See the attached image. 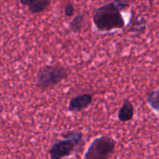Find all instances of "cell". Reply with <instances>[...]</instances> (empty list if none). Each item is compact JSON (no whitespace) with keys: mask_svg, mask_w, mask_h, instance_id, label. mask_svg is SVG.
Listing matches in <instances>:
<instances>
[{"mask_svg":"<svg viewBox=\"0 0 159 159\" xmlns=\"http://www.w3.org/2000/svg\"><path fill=\"white\" fill-rule=\"evenodd\" d=\"M116 141L108 135L95 138L87 148L84 159H110L114 154Z\"/></svg>","mask_w":159,"mask_h":159,"instance_id":"277c9868","label":"cell"},{"mask_svg":"<svg viewBox=\"0 0 159 159\" xmlns=\"http://www.w3.org/2000/svg\"><path fill=\"white\" fill-rule=\"evenodd\" d=\"M146 24H147V20L144 17H139L138 16H136L135 18H132L129 32L139 34H143L146 30Z\"/></svg>","mask_w":159,"mask_h":159,"instance_id":"ba28073f","label":"cell"},{"mask_svg":"<svg viewBox=\"0 0 159 159\" xmlns=\"http://www.w3.org/2000/svg\"><path fill=\"white\" fill-rule=\"evenodd\" d=\"M93 101V95L83 93L71 98L68 102V111L70 113H80L90 107Z\"/></svg>","mask_w":159,"mask_h":159,"instance_id":"5b68a950","label":"cell"},{"mask_svg":"<svg viewBox=\"0 0 159 159\" xmlns=\"http://www.w3.org/2000/svg\"><path fill=\"white\" fill-rule=\"evenodd\" d=\"M64 139L55 141L48 151L50 159H65L85 145L83 133L80 130H69L61 134Z\"/></svg>","mask_w":159,"mask_h":159,"instance_id":"7a4b0ae2","label":"cell"},{"mask_svg":"<svg viewBox=\"0 0 159 159\" xmlns=\"http://www.w3.org/2000/svg\"><path fill=\"white\" fill-rule=\"evenodd\" d=\"M85 14L79 13L76 15L68 25V28L71 31L75 34H79L82 31V28L84 26V23H85Z\"/></svg>","mask_w":159,"mask_h":159,"instance_id":"9c48e42d","label":"cell"},{"mask_svg":"<svg viewBox=\"0 0 159 159\" xmlns=\"http://www.w3.org/2000/svg\"><path fill=\"white\" fill-rule=\"evenodd\" d=\"M70 73L69 68L59 64L42 66L37 73L36 87L42 92L48 91L68 79Z\"/></svg>","mask_w":159,"mask_h":159,"instance_id":"3957f363","label":"cell"},{"mask_svg":"<svg viewBox=\"0 0 159 159\" xmlns=\"http://www.w3.org/2000/svg\"><path fill=\"white\" fill-rule=\"evenodd\" d=\"M130 6L125 1H114L106 3L94 11L93 23L95 29L99 33H107L125 27V20L122 11Z\"/></svg>","mask_w":159,"mask_h":159,"instance_id":"6da1fadb","label":"cell"},{"mask_svg":"<svg viewBox=\"0 0 159 159\" xmlns=\"http://www.w3.org/2000/svg\"><path fill=\"white\" fill-rule=\"evenodd\" d=\"M64 12H65V15L68 17H71L74 15L75 12V6L72 3H68V4L65 5V9H64Z\"/></svg>","mask_w":159,"mask_h":159,"instance_id":"8fae6325","label":"cell"},{"mask_svg":"<svg viewBox=\"0 0 159 159\" xmlns=\"http://www.w3.org/2000/svg\"><path fill=\"white\" fill-rule=\"evenodd\" d=\"M134 115V107L128 99H126L117 113V119L120 122L126 123L131 120Z\"/></svg>","mask_w":159,"mask_h":159,"instance_id":"52a82bcc","label":"cell"},{"mask_svg":"<svg viewBox=\"0 0 159 159\" xmlns=\"http://www.w3.org/2000/svg\"><path fill=\"white\" fill-rule=\"evenodd\" d=\"M147 103L149 107L158 113L159 116V88L157 89L149 92L147 94Z\"/></svg>","mask_w":159,"mask_h":159,"instance_id":"30bf717a","label":"cell"},{"mask_svg":"<svg viewBox=\"0 0 159 159\" xmlns=\"http://www.w3.org/2000/svg\"><path fill=\"white\" fill-rule=\"evenodd\" d=\"M20 2L26 6L31 14H37L46 10L51 2L49 0H20Z\"/></svg>","mask_w":159,"mask_h":159,"instance_id":"8992f818","label":"cell"}]
</instances>
